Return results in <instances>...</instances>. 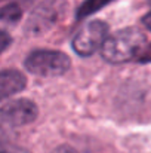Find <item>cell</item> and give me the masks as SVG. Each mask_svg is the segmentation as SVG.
I'll use <instances>...</instances> for the list:
<instances>
[{
    "mask_svg": "<svg viewBox=\"0 0 151 153\" xmlns=\"http://www.w3.org/2000/svg\"><path fill=\"white\" fill-rule=\"evenodd\" d=\"M70 58L59 51H34L25 59V67L28 71L43 77L61 76L70 68Z\"/></svg>",
    "mask_w": 151,
    "mask_h": 153,
    "instance_id": "3957f363",
    "label": "cell"
},
{
    "mask_svg": "<svg viewBox=\"0 0 151 153\" xmlns=\"http://www.w3.org/2000/svg\"><path fill=\"white\" fill-rule=\"evenodd\" d=\"M67 12L65 0H43L30 15L25 31L30 36H42L58 24Z\"/></svg>",
    "mask_w": 151,
    "mask_h": 153,
    "instance_id": "7a4b0ae2",
    "label": "cell"
},
{
    "mask_svg": "<svg viewBox=\"0 0 151 153\" xmlns=\"http://www.w3.org/2000/svg\"><path fill=\"white\" fill-rule=\"evenodd\" d=\"M52 153H77V152L73 147H70V146H59L55 150H52Z\"/></svg>",
    "mask_w": 151,
    "mask_h": 153,
    "instance_id": "9c48e42d",
    "label": "cell"
},
{
    "mask_svg": "<svg viewBox=\"0 0 151 153\" xmlns=\"http://www.w3.org/2000/svg\"><path fill=\"white\" fill-rule=\"evenodd\" d=\"M108 33V27L104 21H91L85 24L73 37V48L79 55L88 56L95 51L102 49Z\"/></svg>",
    "mask_w": 151,
    "mask_h": 153,
    "instance_id": "277c9868",
    "label": "cell"
},
{
    "mask_svg": "<svg viewBox=\"0 0 151 153\" xmlns=\"http://www.w3.org/2000/svg\"><path fill=\"white\" fill-rule=\"evenodd\" d=\"M145 43V36L139 28L129 27L116 31L111 34L104 46H102V56L113 64L126 62L138 55V52L142 49Z\"/></svg>",
    "mask_w": 151,
    "mask_h": 153,
    "instance_id": "6da1fadb",
    "label": "cell"
},
{
    "mask_svg": "<svg viewBox=\"0 0 151 153\" xmlns=\"http://www.w3.org/2000/svg\"><path fill=\"white\" fill-rule=\"evenodd\" d=\"M3 153H30L25 149H21V147H9L6 150H3Z\"/></svg>",
    "mask_w": 151,
    "mask_h": 153,
    "instance_id": "30bf717a",
    "label": "cell"
},
{
    "mask_svg": "<svg viewBox=\"0 0 151 153\" xmlns=\"http://www.w3.org/2000/svg\"><path fill=\"white\" fill-rule=\"evenodd\" d=\"M110 0H86L85 4L79 9V16H85V15H89L92 13L94 10L102 7L105 3H108Z\"/></svg>",
    "mask_w": 151,
    "mask_h": 153,
    "instance_id": "ba28073f",
    "label": "cell"
},
{
    "mask_svg": "<svg viewBox=\"0 0 151 153\" xmlns=\"http://www.w3.org/2000/svg\"><path fill=\"white\" fill-rule=\"evenodd\" d=\"M21 18V9L16 4H7L1 10V19L3 22H16Z\"/></svg>",
    "mask_w": 151,
    "mask_h": 153,
    "instance_id": "52a82bcc",
    "label": "cell"
},
{
    "mask_svg": "<svg viewBox=\"0 0 151 153\" xmlns=\"http://www.w3.org/2000/svg\"><path fill=\"white\" fill-rule=\"evenodd\" d=\"M144 22L147 24V27H148V28H151V13L148 15V16H145V18H144Z\"/></svg>",
    "mask_w": 151,
    "mask_h": 153,
    "instance_id": "8fae6325",
    "label": "cell"
},
{
    "mask_svg": "<svg viewBox=\"0 0 151 153\" xmlns=\"http://www.w3.org/2000/svg\"><path fill=\"white\" fill-rule=\"evenodd\" d=\"M25 88V77L16 70H4L0 77V95L7 98Z\"/></svg>",
    "mask_w": 151,
    "mask_h": 153,
    "instance_id": "8992f818",
    "label": "cell"
},
{
    "mask_svg": "<svg viewBox=\"0 0 151 153\" xmlns=\"http://www.w3.org/2000/svg\"><path fill=\"white\" fill-rule=\"evenodd\" d=\"M37 117V105L30 100H13L4 104L1 119L10 126H22L31 123Z\"/></svg>",
    "mask_w": 151,
    "mask_h": 153,
    "instance_id": "5b68a950",
    "label": "cell"
}]
</instances>
